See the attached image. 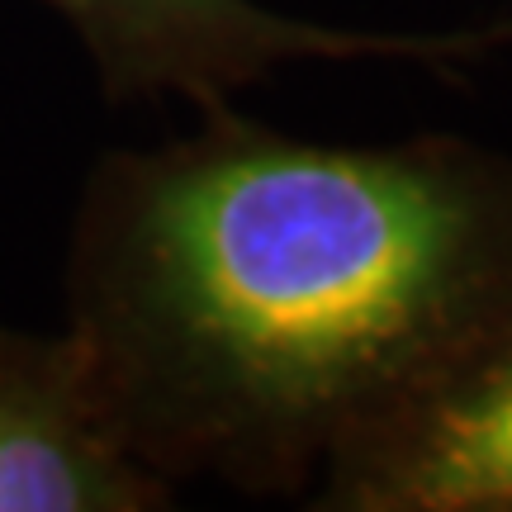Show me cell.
<instances>
[{
	"instance_id": "obj_1",
	"label": "cell",
	"mask_w": 512,
	"mask_h": 512,
	"mask_svg": "<svg viewBox=\"0 0 512 512\" xmlns=\"http://www.w3.org/2000/svg\"><path fill=\"white\" fill-rule=\"evenodd\" d=\"M62 294L166 484L309 498L512 332V157L460 133L313 143L214 105L91 166Z\"/></svg>"
},
{
	"instance_id": "obj_2",
	"label": "cell",
	"mask_w": 512,
	"mask_h": 512,
	"mask_svg": "<svg viewBox=\"0 0 512 512\" xmlns=\"http://www.w3.org/2000/svg\"><path fill=\"white\" fill-rule=\"evenodd\" d=\"M86 48L110 100H185L195 110L299 62H475L512 43V19L479 29H351L266 0H38Z\"/></svg>"
},
{
	"instance_id": "obj_3",
	"label": "cell",
	"mask_w": 512,
	"mask_h": 512,
	"mask_svg": "<svg viewBox=\"0 0 512 512\" xmlns=\"http://www.w3.org/2000/svg\"><path fill=\"white\" fill-rule=\"evenodd\" d=\"M166 484L119 432L67 328H0V512H166Z\"/></svg>"
},
{
	"instance_id": "obj_4",
	"label": "cell",
	"mask_w": 512,
	"mask_h": 512,
	"mask_svg": "<svg viewBox=\"0 0 512 512\" xmlns=\"http://www.w3.org/2000/svg\"><path fill=\"white\" fill-rule=\"evenodd\" d=\"M304 503L323 512H512V332L347 446Z\"/></svg>"
}]
</instances>
